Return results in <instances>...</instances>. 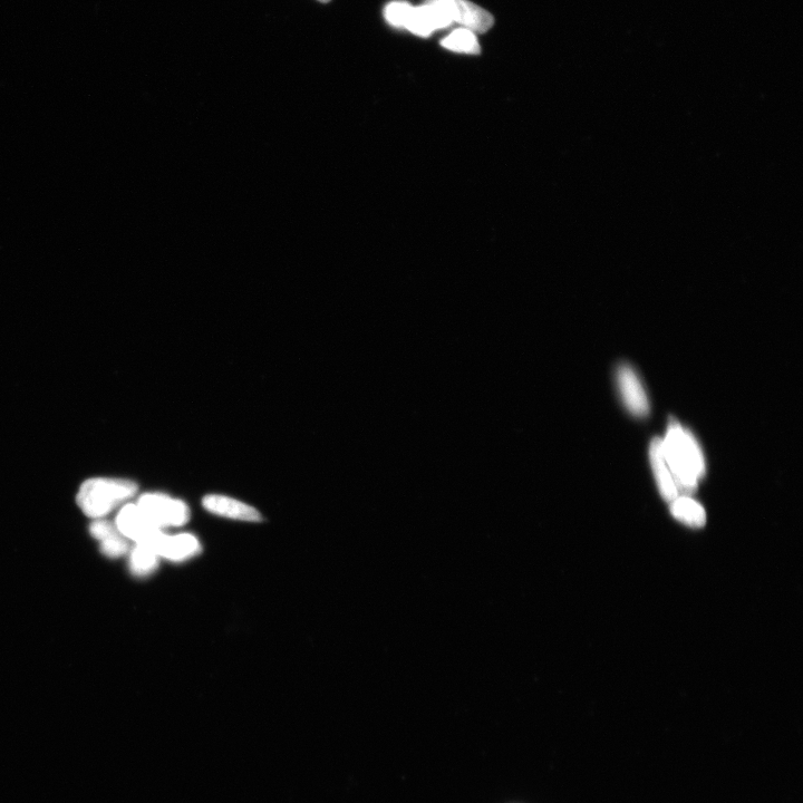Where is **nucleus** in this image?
I'll list each match as a JSON object with an SVG mask.
<instances>
[{"instance_id": "1", "label": "nucleus", "mask_w": 803, "mask_h": 803, "mask_svg": "<svg viewBox=\"0 0 803 803\" xmlns=\"http://www.w3.org/2000/svg\"><path fill=\"white\" fill-rule=\"evenodd\" d=\"M662 451L679 492L689 496L698 489L705 474V459L698 440L672 420L662 439Z\"/></svg>"}, {"instance_id": "2", "label": "nucleus", "mask_w": 803, "mask_h": 803, "mask_svg": "<svg viewBox=\"0 0 803 803\" xmlns=\"http://www.w3.org/2000/svg\"><path fill=\"white\" fill-rule=\"evenodd\" d=\"M137 491L138 486L129 480L94 478L83 483L76 501L84 515L99 519L132 498Z\"/></svg>"}, {"instance_id": "3", "label": "nucleus", "mask_w": 803, "mask_h": 803, "mask_svg": "<svg viewBox=\"0 0 803 803\" xmlns=\"http://www.w3.org/2000/svg\"><path fill=\"white\" fill-rule=\"evenodd\" d=\"M138 506L152 524L160 529L186 525L190 518L185 502L162 493H145L139 499Z\"/></svg>"}, {"instance_id": "4", "label": "nucleus", "mask_w": 803, "mask_h": 803, "mask_svg": "<svg viewBox=\"0 0 803 803\" xmlns=\"http://www.w3.org/2000/svg\"><path fill=\"white\" fill-rule=\"evenodd\" d=\"M116 528L123 537L144 546H149L162 532L143 514L138 505H128L120 511L116 518Z\"/></svg>"}, {"instance_id": "5", "label": "nucleus", "mask_w": 803, "mask_h": 803, "mask_svg": "<svg viewBox=\"0 0 803 803\" xmlns=\"http://www.w3.org/2000/svg\"><path fill=\"white\" fill-rule=\"evenodd\" d=\"M452 23L467 27L471 32L486 33L495 23L492 15L469 0H439Z\"/></svg>"}, {"instance_id": "6", "label": "nucleus", "mask_w": 803, "mask_h": 803, "mask_svg": "<svg viewBox=\"0 0 803 803\" xmlns=\"http://www.w3.org/2000/svg\"><path fill=\"white\" fill-rule=\"evenodd\" d=\"M451 24V18L439 0H430L421 7H412L404 27L416 35L429 36Z\"/></svg>"}, {"instance_id": "7", "label": "nucleus", "mask_w": 803, "mask_h": 803, "mask_svg": "<svg viewBox=\"0 0 803 803\" xmlns=\"http://www.w3.org/2000/svg\"><path fill=\"white\" fill-rule=\"evenodd\" d=\"M617 384L628 411L640 418L650 412V403L644 386L631 366L624 364L618 367Z\"/></svg>"}, {"instance_id": "8", "label": "nucleus", "mask_w": 803, "mask_h": 803, "mask_svg": "<svg viewBox=\"0 0 803 803\" xmlns=\"http://www.w3.org/2000/svg\"><path fill=\"white\" fill-rule=\"evenodd\" d=\"M159 557L172 561H183L199 554L201 549L199 540L189 534L168 536L161 534L147 546Z\"/></svg>"}, {"instance_id": "9", "label": "nucleus", "mask_w": 803, "mask_h": 803, "mask_svg": "<svg viewBox=\"0 0 803 803\" xmlns=\"http://www.w3.org/2000/svg\"><path fill=\"white\" fill-rule=\"evenodd\" d=\"M202 505L211 514L247 522H259V512L246 503L226 496L210 495L202 500Z\"/></svg>"}, {"instance_id": "10", "label": "nucleus", "mask_w": 803, "mask_h": 803, "mask_svg": "<svg viewBox=\"0 0 803 803\" xmlns=\"http://www.w3.org/2000/svg\"><path fill=\"white\" fill-rule=\"evenodd\" d=\"M650 459L657 487H659L662 497L666 501L672 502L680 496V492L664 459L661 438H655L652 441Z\"/></svg>"}, {"instance_id": "11", "label": "nucleus", "mask_w": 803, "mask_h": 803, "mask_svg": "<svg viewBox=\"0 0 803 803\" xmlns=\"http://www.w3.org/2000/svg\"><path fill=\"white\" fill-rule=\"evenodd\" d=\"M671 512L675 519L686 526L701 528L706 522V512L701 503L690 496H679L671 502Z\"/></svg>"}, {"instance_id": "12", "label": "nucleus", "mask_w": 803, "mask_h": 803, "mask_svg": "<svg viewBox=\"0 0 803 803\" xmlns=\"http://www.w3.org/2000/svg\"><path fill=\"white\" fill-rule=\"evenodd\" d=\"M158 557L149 547L138 545L133 549L130 557L131 572L139 577L152 574L158 568Z\"/></svg>"}, {"instance_id": "13", "label": "nucleus", "mask_w": 803, "mask_h": 803, "mask_svg": "<svg viewBox=\"0 0 803 803\" xmlns=\"http://www.w3.org/2000/svg\"><path fill=\"white\" fill-rule=\"evenodd\" d=\"M441 44L447 50L458 53L479 54L481 51L476 35L467 28L457 29L447 38H444Z\"/></svg>"}, {"instance_id": "14", "label": "nucleus", "mask_w": 803, "mask_h": 803, "mask_svg": "<svg viewBox=\"0 0 803 803\" xmlns=\"http://www.w3.org/2000/svg\"><path fill=\"white\" fill-rule=\"evenodd\" d=\"M129 544L120 532L101 541V551L110 558H119L128 553Z\"/></svg>"}, {"instance_id": "15", "label": "nucleus", "mask_w": 803, "mask_h": 803, "mask_svg": "<svg viewBox=\"0 0 803 803\" xmlns=\"http://www.w3.org/2000/svg\"><path fill=\"white\" fill-rule=\"evenodd\" d=\"M412 6L408 3L395 2L386 6L385 18L392 26L404 27L408 21Z\"/></svg>"}, {"instance_id": "16", "label": "nucleus", "mask_w": 803, "mask_h": 803, "mask_svg": "<svg viewBox=\"0 0 803 803\" xmlns=\"http://www.w3.org/2000/svg\"><path fill=\"white\" fill-rule=\"evenodd\" d=\"M90 531L92 536L100 541L115 535L116 532H119L116 526H113L111 522L105 520L93 522Z\"/></svg>"}, {"instance_id": "17", "label": "nucleus", "mask_w": 803, "mask_h": 803, "mask_svg": "<svg viewBox=\"0 0 803 803\" xmlns=\"http://www.w3.org/2000/svg\"><path fill=\"white\" fill-rule=\"evenodd\" d=\"M318 2H321V3H325V4H326V3H330V2H331V0H318Z\"/></svg>"}]
</instances>
